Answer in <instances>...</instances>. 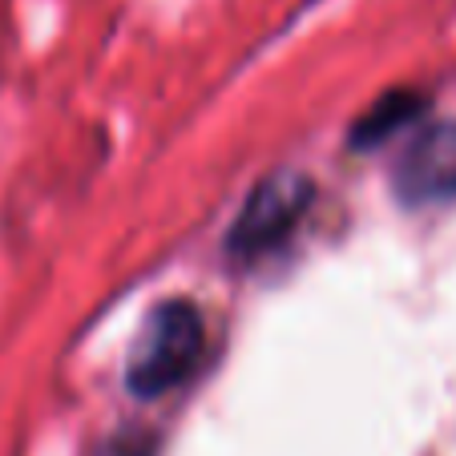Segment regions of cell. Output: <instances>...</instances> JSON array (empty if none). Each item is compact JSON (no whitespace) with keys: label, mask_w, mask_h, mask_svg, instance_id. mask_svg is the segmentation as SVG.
Instances as JSON below:
<instances>
[{"label":"cell","mask_w":456,"mask_h":456,"mask_svg":"<svg viewBox=\"0 0 456 456\" xmlns=\"http://www.w3.org/2000/svg\"><path fill=\"white\" fill-rule=\"evenodd\" d=\"M311 199H315V186L303 174L283 170L263 178L234 218L231 255L247 263V258H263L275 247H283L295 234V226L303 223V215L311 210Z\"/></svg>","instance_id":"7a4b0ae2"},{"label":"cell","mask_w":456,"mask_h":456,"mask_svg":"<svg viewBox=\"0 0 456 456\" xmlns=\"http://www.w3.org/2000/svg\"><path fill=\"white\" fill-rule=\"evenodd\" d=\"M392 186L408 207L456 199V121L424 126L396 158Z\"/></svg>","instance_id":"3957f363"},{"label":"cell","mask_w":456,"mask_h":456,"mask_svg":"<svg viewBox=\"0 0 456 456\" xmlns=\"http://www.w3.org/2000/svg\"><path fill=\"white\" fill-rule=\"evenodd\" d=\"M202 347H207V328H202V311L194 303L170 299L154 307L142 323L134 352H129V392H138L142 400H154L182 387L199 368Z\"/></svg>","instance_id":"6da1fadb"},{"label":"cell","mask_w":456,"mask_h":456,"mask_svg":"<svg viewBox=\"0 0 456 456\" xmlns=\"http://www.w3.org/2000/svg\"><path fill=\"white\" fill-rule=\"evenodd\" d=\"M416 113V97H384V102L376 105V110L363 118V126H360V134H355V142H379V138H387L392 129H400L408 118Z\"/></svg>","instance_id":"277c9868"}]
</instances>
